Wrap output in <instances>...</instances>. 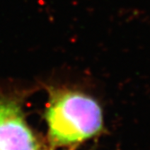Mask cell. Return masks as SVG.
Segmentation results:
<instances>
[{
	"label": "cell",
	"mask_w": 150,
	"mask_h": 150,
	"mask_svg": "<svg viewBox=\"0 0 150 150\" xmlns=\"http://www.w3.org/2000/svg\"><path fill=\"white\" fill-rule=\"evenodd\" d=\"M45 119L50 140L57 146L80 144L99 135L103 128L99 103L72 90L51 91Z\"/></svg>",
	"instance_id": "cell-1"
},
{
	"label": "cell",
	"mask_w": 150,
	"mask_h": 150,
	"mask_svg": "<svg viewBox=\"0 0 150 150\" xmlns=\"http://www.w3.org/2000/svg\"><path fill=\"white\" fill-rule=\"evenodd\" d=\"M0 150H40L20 104L3 96H0Z\"/></svg>",
	"instance_id": "cell-2"
}]
</instances>
